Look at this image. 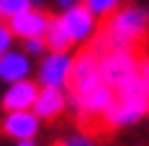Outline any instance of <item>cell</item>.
<instances>
[{
    "mask_svg": "<svg viewBox=\"0 0 149 146\" xmlns=\"http://www.w3.org/2000/svg\"><path fill=\"white\" fill-rule=\"evenodd\" d=\"M0 116H3V105H0Z\"/></svg>",
    "mask_w": 149,
    "mask_h": 146,
    "instance_id": "603a6c76",
    "label": "cell"
},
{
    "mask_svg": "<svg viewBox=\"0 0 149 146\" xmlns=\"http://www.w3.org/2000/svg\"><path fill=\"white\" fill-rule=\"evenodd\" d=\"M147 116H149V85L136 74L116 90V98L111 102V108L105 110L100 123L105 128H129V126L141 123Z\"/></svg>",
    "mask_w": 149,
    "mask_h": 146,
    "instance_id": "7a4b0ae2",
    "label": "cell"
},
{
    "mask_svg": "<svg viewBox=\"0 0 149 146\" xmlns=\"http://www.w3.org/2000/svg\"><path fill=\"white\" fill-rule=\"evenodd\" d=\"M100 51L95 46H85L77 57H74V67H72V80H70V95H82L93 90L95 85H100Z\"/></svg>",
    "mask_w": 149,
    "mask_h": 146,
    "instance_id": "8992f818",
    "label": "cell"
},
{
    "mask_svg": "<svg viewBox=\"0 0 149 146\" xmlns=\"http://www.w3.org/2000/svg\"><path fill=\"white\" fill-rule=\"evenodd\" d=\"M39 90H41V85L33 77L10 82V85H5L3 95H0V105H3V110H33Z\"/></svg>",
    "mask_w": 149,
    "mask_h": 146,
    "instance_id": "9c48e42d",
    "label": "cell"
},
{
    "mask_svg": "<svg viewBox=\"0 0 149 146\" xmlns=\"http://www.w3.org/2000/svg\"><path fill=\"white\" fill-rule=\"evenodd\" d=\"M44 41L49 46V51H70L72 49V39H70V33H67L64 23H62L59 13L49 18V26L44 31Z\"/></svg>",
    "mask_w": 149,
    "mask_h": 146,
    "instance_id": "4fadbf2b",
    "label": "cell"
},
{
    "mask_svg": "<svg viewBox=\"0 0 149 146\" xmlns=\"http://www.w3.org/2000/svg\"><path fill=\"white\" fill-rule=\"evenodd\" d=\"M15 33L10 31V26H8V21H0V57L5 54V51H10V49H15Z\"/></svg>",
    "mask_w": 149,
    "mask_h": 146,
    "instance_id": "ac0fdd59",
    "label": "cell"
},
{
    "mask_svg": "<svg viewBox=\"0 0 149 146\" xmlns=\"http://www.w3.org/2000/svg\"><path fill=\"white\" fill-rule=\"evenodd\" d=\"M59 15H62V23H64V28L70 33V39H72V46H88L90 41L98 39L100 21L90 13L82 3L70 8V10H64V13H59Z\"/></svg>",
    "mask_w": 149,
    "mask_h": 146,
    "instance_id": "52a82bcc",
    "label": "cell"
},
{
    "mask_svg": "<svg viewBox=\"0 0 149 146\" xmlns=\"http://www.w3.org/2000/svg\"><path fill=\"white\" fill-rule=\"evenodd\" d=\"M21 49L29 54L31 59H41L49 51V46H46V41H44V36H33V39H23L21 41Z\"/></svg>",
    "mask_w": 149,
    "mask_h": 146,
    "instance_id": "e0dca14e",
    "label": "cell"
},
{
    "mask_svg": "<svg viewBox=\"0 0 149 146\" xmlns=\"http://www.w3.org/2000/svg\"><path fill=\"white\" fill-rule=\"evenodd\" d=\"M31 5H33V8H44L46 0H31Z\"/></svg>",
    "mask_w": 149,
    "mask_h": 146,
    "instance_id": "7402d4cb",
    "label": "cell"
},
{
    "mask_svg": "<svg viewBox=\"0 0 149 146\" xmlns=\"http://www.w3.org/2000/svg\"><path fill=\"white\" fill-rule=\"evenodd\" d=\"M139 72V54L134 49H108L100 51V80L118 90Z\"/></svg>",
    "mask_w": 149,
    "mask_h": 146,
    "instance_id": "277c9868",
    "label": "cell"
},
{
    "mask_svg": "<svg viewBox=\"0 0 149 146\" xmlns=\"http://www.w3.org/2000/svg\"><path fill=\"white\" fill-rule=\"evenodd\" d=\"M72 67L74 57L70 51H46L41 59H36V69H33V80L41 87H70L72 80Z\"/></svg>",
    "mask_w": 149,
    "mask_h": 146,
    "instance_id": "5b68a950",
    "label": "cell"
},
{
    "mask_svg": "<svg viewBox=\"0 0 149 146\" xmlns=\"http://www.w3.org/2000/svg\"><path fill=\"white\" fill-rule=\"evenodd\" d=\"M149 33V8L139 3L121 5L113 15L100 21V33L95 39L98 51L108 49H136Z\"/></svg>",
    "mask_w": 149,
    "mask_h": 146,
    "instance_id": "6da1fadb",
    "label": "cell"
},
{
    "mask_svg": "<svg viewBox=\"0 0 149 146\" xmlns=\"http://www.w3.org/2000/svg\"><path fill=\"white\" fill-rule=\"evenodd\" d=\"M70 108V92L62 87H41L33 102V113L41 120H57V118Z\"/></svg>",
    "mask_w": 149,
    "mask_h": 146,
    "instance_id": "7c38bea8",
    "label": "cell"
},
{
    "mask_svg": "<svg viewBox=\"0 0 149 146\" xmlns=\"http://www.w3.org/2000/svg\"><path fill=\"white\" fill-rule=\"evenodd\" d=\"M82 0H52V5L59 10V13H64V10H70V8H74V5H80Z\"/></svg>",
    "mask_w": 149,
    "mask_h": 146,
    "instance_id": "d6986e66",
    "label": "cell"
},
{
    "mask_svg": "<svg viewBox=\"0 0 149 146\" xmlns=\"http://www.w3.org/2000/svg\"><path fill=\"white\" fill-rule=\"evenodd\" d=\"M13 146H39V144H36V138H33V141H13Z\"/></svg>",
    "mask_w": 149,
    "mask_h": 146,
    "instance_id": "44dd1931",
    "label": "cell"
},
{
    "mask_svg": "<svg viewBox=\"0 0 149 146\" xmlns=\"http://www.w3.org/2000/svg\"><path fill=\"white\" fill-rule=\"evenodd\" d=\"M49 18L52 15L44 8H29L23 13H18L15 18H10L8 26L15 33V39L23 41V39H33V36H44L46 26H49Z\"/></svg>",
    "mask_w": 149,
    "mask_h": 146,
    "instance_id": "8fae6325",
    "label": "cell"
},
{
    "mask_svg": "<svg viewBox=\"0 0 149 146\" xmlns=\"http://www.w3.org/2000/svg\"><path fill=\"white\" fill-rule=\"evenodd\" d=\"M113 98H116V90L108 87L105 82H100V85H95L93 90L82 92V95H70V108H72L77 123L82 128H88L95 120H103Z\"/></svg>",
    "mask_w": 149,
    "mask_h": 146,
    "instance_id": "3957f363",
    "label": "cell"
},
{
    "mask_svg": "<svg viewBox=\"0 0 149 146\" xmlns=\"http://www.w3.org/2000/svg\"><path fill=\"white\" fill-rule=\"evenodd\" d=\"M29 8H33L31 0H0V21H10Z\"/></svg>",
    "mask_w": 149,
    "mask_h": 146,
    "instance_id": "2e32d148",
    "label": "cell"
},
{
    "mask_svg": "<svg viewBox=\"0 0 149 146\" xmlns=\"http://www.w3.org/2000/svg\"><path fill=\"white\" fill-rule=\"evenodd\" d=\"M33 69H36V64L23 49H10L0 57V82L3 85L29 80V77H33Z\"/></svg>",
    "mask_w": 149,
    "mask_h": 146,
    "instance_id": "30bf717a",
    "label": "cell"
},
{
    "mask_svg": "<svg viewBox=\"0 0 149 146\" xmlns=\"http://www.w3.org/2000/svg\"><path fill=\"white\" fill-rule=\"evenodd\" d=\"M54 146H95V136L88 133L85 128H80V131L67 133V136H62L59 141H54Z\"/></svg>",
    "mask_w": 149,
    "mask_h": 146,
    "instance_id": "9a60e30c",
    "label": "cell"
},
{
    "mask_svg": "<svg viewBox=\"0 0 149 146\" xmlns=\"http://www.w3.org/2000/svg\"><path fill=\"white\" fill-rule=\"evenodd\" d=\"M136 74L149 85V57H139V72Z\"/></svg>",
    "mask_w": 149,
    "mask_h": 146,
    "instance_id": "ffe728a7",
    "label": "cell"
},
{
    "mask_svg": "<svg viewBox=\"0 0 149 146\" xmlns=\"http://www.w3.org/2000/svg\"><path fill=\"white\" fill-rule=\"evenodd\" d=\"M82 5H85L98 21H105L108 15H113L121 5H123V0H82Z\"/></svg>",
    "mask_w": 149,
    "mask_h": 146,
    "instance_id": "5bb4252c",
    "label": "cell"
},
{
    "mask_svg": "<svg viewBox=\"0 0 149 146\" xmlns=\"http://www.w3.org/2000/svg\"><path fill=\"white\" fill-rule=\"evenodd\" d=\"M41 118L33 110H3L0 133L10 141H33L41 133Z\"/></svg>",
    "mask_w": 149,
    "mask_h": 146,
    "instance_id": "ba28073f",
    "label": "cell"
}]
</instances>
